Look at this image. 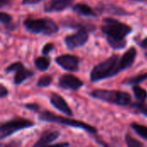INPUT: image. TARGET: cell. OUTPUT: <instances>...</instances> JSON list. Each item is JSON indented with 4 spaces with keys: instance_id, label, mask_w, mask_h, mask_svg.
<instances>
[{
    "instance_id": "cell-1",
    "label": "cell",
    "mask_w": 147,
    "mask_h": 147,
    "mask_svg": "<svg viewBox=\"0 0 147 147\" xmlns=\"http://www.w3.org/2000/svg\"><path fill=\"white\" fill-rule=\"evenodd\" d=\"M101 30L106 35L107 41L113 49L121 50L127 47L126 38L133 32V28L117 19L105 17Z\"/></svg>"
},
{
    "instance_id": "cell-2",
    "label": "cell",
    "mask_w": 147,
    "mask_h": 147,
    "mask_svg": "<svg viewBox=\"0 0 147 147\" xmlns=\"http://www.w3.org/2000/svg\"><path fill=\"white\" fill-rule=\"evenodd\" d=\"M125 70H127V68L121 57L118 54H113L93 67L90 74V80L92 83H96L111 78Z\"/></svg>"
},
{
    "instance_id": "cell-3",
    "label": "cell",
    "mask_w": 147,
    "mask_h": 147,
    "mask_svg": "<svg viewBox=\"0 0 147 147\" xmlns=\"http://www.w3.org/2000/svg\"><path fill=\"white\" fill-rule=\"evenodd\" d=\"M89 95L94 99L103 101L117 106H130L132 103V96L127 91L96 89L90 91Z\"/></svg>"
},
{
    "instance_id": "cell-4",
    "label": "cell",
    "mask_w": 147,
    "mask_h": 147,
    "mask_svg": "<svg viewBox=\"0 0 147 147\" xmlns=\"http://www.w3.org/2000/svg\"><path fill=\"white\" fill-rule=\"evenodd\" d=\"M38 119L40 121H45V122L55 123V124L68 126L71 127H74V128H79V129L84 130L85 132H87L88 134H96L98 132L96 127H94L93 126H90L85 122H83V121H80L78 120H74V119H70L69 116L68 117L60 116V115H55L53 112L48 111V110H44L42 112H40L39 115H38Z\"/></svg>"
},
{
    "instance_id": "cell-5",
    "label": "cell",
    "mask_w": 147,
    "mask_h": 147,
    "mask_svg": "<svg viewBox=\"0 0 147 147\" xmlns=\"http://www.w3.org/2000/svg\"><path fill=\"white\" fill-rule=\"evenodd\" d=\"M25 29L32 34H41L44 35H53L59 32L58 24L51 18H32L27 17L23 21Z\"/></svg>"
},
{
    "instance_id": "cell-6",
    "label": "cell",
    "mask_w": 147,
    "mask_h": 147,
    "mask_svg": "<svg viewBox=\"0 0 147 147\" xmlns=\"http://www.w3.org/2000/svg\"><path fill=\"white\" fill-rule=\"evenodd\" d=\"M35 123L34 121L22 117H16L8 121L3 122L0 125V140H3L15 133L23 129L33 127Z\"/></svg>"
},
{
    "instance_id": "cell-7",
    "label": "cell",
    "mask_w": 147,
    "mask_h": 147,
    "mask_svg": "<svg viewBox=\"0 0 147 147\" xmlns=\"http://www.w3.org/2000/svg\"><path fill=\"white\" fill-rule=\"evenodd\" d=\"M4 71L6 73H10L15 71L13 83L16 85L21 84L23 82H25L27 79L34 76V72L32 70L26 68L22 62H14L10 64L9 66H7L4 69Z\"/></svg>"
},
{
    "instance_id": "cell-8",
    "label": "cell",
    "mask_w": 147,
    "mask_h": 147,
    "mask_svg": "<svg viewBox=\"0 0 147 147\" xmlns=\"http://www.w3.org/2000/svg\"><path fill=\"white\" fill-rule=\"evenodd\" d=\"M89 31L87 30H78L75 34L66 35L64 39L65 44L69 50H73L75 48L84 46L89 40Z\"/></svg>"
},
{
    "instance_id": "cell-9",
    "label": "cell",
    "mask_w": 147,
    "mask_h": 147,
    "mask_svg": "<svg viewBox=\"0 0 147 147\" xmlns=\"http://www.w3.org/2000/svg\"><path fill=\"white\" fill-rule=\"evenodd\" d=\"M80 59L73 54H62L55 59V62L64 70L69 72H75L79 70Z\"/></svg>"
},
{
    "instance_id": "cell-10",
    "label": "cell",
    "mask_w": 147,
    "mask_h": 147,
    "mask_svg": "<svg viewBox=\"0 0 147 147\" xmlns=\"http://www.w3.org/2000/svg\"><path fill=\"white\" fill-rule=\"evenodd\" d=\"M84 82L72 74H64L59 78V86L63 90L77 91L84 86Z\"/></svg>"
},
{
    "instance_id": "cell-11",
    "label": "cell",
    "mask_w": 147,
    "mask_h": 147,
    "mask_svg": "<svg viewBox=\"0 0 147 147\" xmlns=\"http://www.w3.org/2000/svg\"><path fill=\"white\" fill-rule=\"evenodd\" d=\"M96 11L100 14H109L111 16H130L131 13L126 9L112 3H100L96 7Z\"/></svg>"
},
{
    "instance_id": "cell-12",
    "label": "cell",
    "mask_w": 147,
    "mask_h": 147,
    "mask_svg": "<svg viewBox=\"0 0 147 147\" xmlns=\"http://www.w3.org/2000/svg\"><path fill=\"white\" fill-rule=\"evenodd\" d=\"M50 103L56 109H58L59 112L65 114V115L71 117L73 116V112L71 109V108L69 107L68 103L66 102V101L64 99V97H62L60 95L53 92L50 96Z\"/></svg>"
},
{
    "instance_id": "cell-13",
    "label": "cell",
    "mask_w": 147,
    "mask_h": 147,
    "mask_svg": "<svg viewBox=\"0 0 147 147\" xmlns=\"http://www.w3.org/2000/svg\"><path fill=\"white\" fill-rule=\"evenodd\" d=\"M61 25L64 28H72V29H77V30H87L89 32H93L96 30V26L90 22H81L75 20L73 18H66L61 22Z\"/></svg>"
},
{
    "instance_id": "cell-14",
    "label": "cell",
    "mask_w": 147,
    "mask_h": 147,
    "mask_svg": "<svg viewBox=\"0 0 147 147\" xmlns=\"http://www.w3.org/2000/svg\"><path fill=\"white\" fill-rule=\"evenodd\" d=\"M61 134L59 131L56 130H47L44 131L38 140L34 143V147H41L52 145L53 142L57 140L60 137Z\"/></svg>"
},
{
    "instance_id": "cell-15",
    "label": "cell",
    "mask_w": 147,
    "mask_h": 147,
    "mask_svg": "<svg viewBox=\"0 0 147 147\" xmlns=\"http://www.w3.org/2000/svg\"><path fill=\"white\" fill-rule=\"evenodd\" d=\"M75 0H49L44 5V11L47 13L59 12L69 8Z\"/></svg>"
},
{
    "instance_id": "cell-16",
    "label": "cell",
    "mask_w": 147,
    "mask_h": 147,
    "mask_svg": "<svg viewBox=\"0 0 147 147\" xmlns=\"http://www.w3.org/2000/svg\"><path fill=\"white\" fill-rule=\"evenodd\" d=\"M72 10L76 12L77 14L82 16H87V17H96L97 14L96 9H93L90 5L86 3H76L72 5Z\"/></svg>"
},
{
    "instance_id": "cell-17",
    "label": "cell",
    "mask_w": 147,
    "mask_h": 147,
    "mask_svg": "<svg viewBox=\"0 0 147 147\" xmlns=\"http://www.w3.org/2000/svg\"><path fill=\"white\" fill-rule=\"evenodd\" d=\"M34 64L35 68L38 71H46L50 67L51 59L49 57H47V55L40 56V57H37L34 60Z\"/></svg>"
},
{
    "instance_id": "cell-18",
    "label": "cell",
    "mask_w": 147,
    "mask_h": 147,
    "mask_svg": "<svg viewBox=\"0 0 147 147\" xmlns=\"http://www.w3.org/2000/svg\"><path fill=\"white\" fill-rule=\"evenodd\" d=\"M0 21L7 31H14L17 27V24L13 23V17L11 16V15L6 12L2 11L0 13Z\"/></svg>"
},
{
    "instance_id": "cell-19",
    "label": "cell",
    "mask_w": 147,
    "mask_h": 147,
    "mask_svg": "<svg viewBox=\"0 0 147 147\" xmlns=\"http://www.w3.org/2000/svg\"><path fill=\"white\" fill-rule=\"evenodd\" d=\"M146 80H147V72H144L127 78L126 80L123 81V84L127 86H131V85L134 86V85L140 84Z\"/></svg>"
},
{
    "instance_id": "cell-20",
    "label": "cell",
    "mask_w": 147,
    "mask_h": 147,
    "mask_svg": "<svg viewBox=\"0 0 147 147\" xmlns=\"http://www.w3.org/2000/svg\"><path fill=\"white\" fill-rule=\"evenodd\" d=\"M133 92L135 99L138 102H146L147 99V90L140 87L139 84L133 86Z\"/></svg>"
},
{
    "instance_id": "cell-21",
    "label": "cell",
    "mask_w": 147,
    "mask_h": 147,
    "mask_svg": "<svg viewBox=\"0 0 147 147\" xmlns=\"http://www.w3.org/2000/svg\"><path fill=\"white\" fill-rule=\"evenodd\" d=\"M131 127L140 137L147 140V126L141 125L137 122H133L131 124Z\"/></svg>"
},
{
    "instance_id": "cell-22",
    "label": "cell",
    "mask_w": 147,
    "mask_h": 147,
    "mask_svg": "<svg viewBox=\"0 0 147 147\" xmlns=\"http://www.w3.org/2000/svg\"><path fill=\"white\" fill-rule=\"evenodd\" d=\"M130 107L138 114H141L147 117V103L146 102H132L130 104Z\"/></svg>"
},
{
    "instance_id": "cell-23",
    "label": "cell",
    "mask_w": 147,
    "mask_h": 147,
    "mask_svg": "<svg viewBox=\"0 0 147 147\" xmlns=\"http://www.w3.org/2000/svg\"><path fill=\"white\" fill-rule=\"evenodd\" d=\"M53 81V78L52 75H49V74H47V75H43L41 76L38 81H37V84L36 85L38 87H41V88H47L48 86H50L52 84Z\"/></svg>"
},
{
    "instance_id": "cell-24",
    "label": "cell",
    "mask_w": 147,
    "mask_h": 147,
    "mask_svg": "<svg viewBox=\"0 0 147 147\" xmlns=\"http://www.w3.org/2000/svg\"><path fill=\"white\" fill-rule=\"evenodd\" d=\"M125 141L127 146L129 147H141L144 146V144L139 140H137L135 138H134L131 134H126L125 135Z\"/></svg>"
},
{
    "instance_id": "cell-25",
    "label": "cell",
    "mask_w": 147,
    "mask_h": 147,
    "mask_svg": "<svg viewBox=\"0 0 147 147\" xmlns=\"http://www.w3.org/2000/svg\"><path fill=\"white\" fill-rule=\"evenodd\" d=\"M54 48H55L54 44L52 43V42H48V43H46L43 46L42 50H41V53H42L43 55H48Z\"/></svg>"
},
{
    "instance_id": "cell-26",
    "label": "cell",
    "mask_w": 147,
    "mask_h": 147,
    "mask_svg": "<svg viewBox=\"0 0 147 147\" xmlns=\"http://www.w3.org/2000/svg\"><path fill=\"white\" fill-rule=\"evenodd\" d=\"M24 108L34 113H38L40 111V106L37 103H26L24 104Z\"/></svg>"
},
{
    "instance_id": "cell-27",
    "label": "cell",
    "mask_w": 147,
    "mask_h": 147,
    "mask_svg": "<svg viewBox=\"0 0 147 147\" xmlns=\"http://www.w3.org/2000/svg\"><path fill=\"white\" fill-rule=\"evenodd\" d=\"M8 95H9V90H8V89H7L3 84H0V98H1V99H3V98H5Z\"/></svg>"
},
{
    "instance_id": "cell-28",
    "label": "cell",
    "mask_w": 147,
    "mask_h": 147,
    "mask_svg": "<svg viewBox=\"0 0 147 147\" xmlns=\"http://www.w3.org/2000/svg\"><path fill=\"white\" fill-rule=\"evenodd\" d=\"M42 0H22V4L23 5H32V4H37Z\"/></svg>"
},
{
    "instance_id": "cell-29",
    "label": "cell",
    "mask_w": 147,
    "mask_h": 147,
    "mask_svg": "<svg viewBox=\"0 0 147 147\" xmlns=\"http://www.w3.org/2000/svg\"><path fill=\"white\" fill-rule=\"evenodd\" d=\"M139 44H140V46L143 49L147 50V37H146L145 39H143Z\"/></svg>"
},
{
    "instance_id": "cell-30",
    "label": "cell",
    "mask_w": 147,
    "mask_h": 147,
    "mask_svg": "<svg viewBox=\"0 0 147 147\" xmlns=\"http://www.w3.org/2000/svg\"><path fill=\"white\" fill-rule=\"evenodd\" d=\"M10 3V0H0V8L3 9L4 6H7Z\"/></svg>"
},
{
    "instance_id": "cell-31",
    "label": "cell",
    "mask_w": 147,
    "mask_h": 147,
    "mask_svg": "<svg viewBox=\"0 0 147 147\" xmlns=\"http://www.w3.org/2000/svg\"><path fill=\"white\" fill-rule=\"evenodd\" d=\"M53 146H69L70 144L67 143V142H65V143H58V144H53Z\"/></svg>"
},
{
    "instance_id": "cell-32",
    "label": "cell",
    "mask_w": 147,
    "mask_h": 147,
    "mask_svg": "<svg viewBox=\"0 0 147 147\" xmlns=\"http://www.w3.org/2000/svg\"><path fill=\"white\" fill-rule=\"evenodd\" d=\"M131 1H134V2H142V3L147 2V0H131Z\"/></svg>"
}]
</instances>
